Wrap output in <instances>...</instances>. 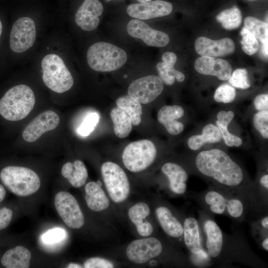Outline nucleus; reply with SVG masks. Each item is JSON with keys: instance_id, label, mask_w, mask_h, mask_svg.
Here are the masks:
<instances>
[{"instance_id": "1", "label": "nucleus", "mask_w": 268, "mask_h": 268, "mask_svg": "<svg viewBox=\"0 0 268 268\" xmlns=\"http://www.w3.org/2000/svg\"><path fill=\"white\" fill-rule=\"evenodd\" d=\"M198 171L228 189L242 185L244 174L240 166L225 152L211 149L200 152L195 159Z\"/></svg>"}, {"instance_id": "2", "label": "nucleus", "mask_w": 268, "mask_h": 268, "mask_svg": "<svg viewBox=\"0 0 268 268\" xmlns=\"http://www.w3.org/2000/svg\"><path fill=\"white\" fill-rule=\"evenodd\" d=\"M35 98L28 86L20 84L11 87L0 100V115L10 121L23 119L34 107Z\"/></svg>"}, {"instance_id": "3", "label": "nucleus", "mask_w": 268, "mask_h": 268, "mask_svg": "<svg viewBox=\"0 0 268 268\" xmlns=\"http://www.w3.org/2000/svg\"><path fill=\"white\" fill-rule=\"evenodd\" d=\"M127 60V55L124 50L105 42L93 44L87 53L88 66L97 71L108 72L118 69L126 63Z\"/></svg>"}, {"instance_id": "4", "label": "nucleus", "mask_w": 268, "mask_h": 268, "mask_svg": "<svg viewBox=\"0 0 268 268\" xmlns=\"http://www.w3.org/2000/svg\"><path fill=\"white\" fill-rule=\"evenodd\" d=\"M0 179L10 192L20 197L34 194L41 186V181L37 174L24 167H5L0 172Z\"/></svg>"}, {"instance_id": "5", "label": "nucleus", "mask_w": 268, "mask_h": 268, "mask_svg": "<svg viewBox=\"0 0 268 268\" xmlns=\"http://www.w3.org/2000/svg\"><path fill=\"white\" fill-rule=\"evenodd\" d=\"M42 79L51 90L62 93L69 90L73 84L72 76L63 59L58 55H46L41 62Z\"/></svg>"}, {"instance_id": "6", "label": "nucleus", "mask_w": 268, "mask_h": 268, "mask_svg": "<svg viewBox=\"0 0 268 268\" xmlns=\"http://www.w3.org/2000/svg\"><path fill=\"white\" fill-rule=\"evenodd\" d=\"M157 154L154 143L142 139L129 144L124 149L122 159L125 166L130 171L139 172L150 166Z\"/></svg>"}, {"instance_id": "7", "label": "nucleus", "mask_w": 268, "mask_h": 268, "mask_svg": "<svg viewBox=\"0 0 268 268\" xmlns=\"http://www.w3.org/2000/svg\"><path fill=\"white\" fill-rule=\"evenodd\" d=\"M101 171L111 199L116 203L125 201L129 195L130 186L124 171L116 163L108 161L102 164Z\"/></svg>"}, {"instance_id": "8", "label": "nucleus", "mask_w": 268, "mask_h": 268, "mask_svg": "<svg viewBox=\"0 0 268 268\" xmlns=\"http://www.w3.org/2000/svg\"><path fill=\"white\" fill-rule=\"evenodd\" d=\"M36 37V29L34 20L28 17L18 19L13 24L10 34L11 50L17 53H22L34 45Z\"/></svg>"}, {"instance_id": "9", "label": "nucleus", "mask_w": 268, "mask_h": 268, "mask_svg": "<svg viewBox=\"0 0 268 268\" xmlns=\"http://www.w3.org/2000/svg\"><path fill=\"white\" fill-rule=\"evenodd\" d=\"M56 209L65 223L69 227L79 229L84 223V217L75 198L70 193L61 191L55 196Z\"/></svg>"}, {"instance_id": "10", "label": "nucleus", "mask_w": 268, "mask_h": 268, "mask_svg": "<svg viewBox=\"0 0 268 268\" xmlns=\"http://www.w3.org/2000/svg\"><path fill=\"white\" fill-rule=\"evenodd\" d=\"M160 78L154 75L144 76L132 82L128 88V94L140 103L147 104L155 100L163 90Z\"/></svg>"}, {"instance_id": "11", "label": "nucleus", "mask_w": 268, "mask_h": 268, "mask_svg": "<svg viewBox=\"0 0 268 268\" xmlns=\"http://www.w3.org/2000/svg\"><path fill=\"white\" fill-rule=\"evenodd\" d=\"M162 248L161 242L156 238L137 239L128 245L126 255L132 262L143 264L160 255Z\"/></svg>"}, {"instance_id": "12", "label": "nucleus", "mask_w": 268, "mask_h": 268, "mask_svg": "<svg viewBox=\"0 0 268 268\" xmlns=\"http://www.w3.org/2000/svg\"><path fill=\"white\" fill-rule=\"evenodd\" d=\"M204 199L210 211L214 214H223L227 212L235 218H240L243 214L244 205L238 199H228L220 192L210 190L205 194Z\"/></svg>"}, {"instance_id": "13", "label": "nucleus", "mask_w": 268, "mask_h": 268, "mask_svg": "<svg viewBox=\"0 0 268 268\" xmlns=\"http://www.w3.org/2000/svg\"><path fill=\"white\" fill-rule=\"evenodd\" d=\"M127 29L130 36L142 40L149 46L164 47L170 41V38L166 33L155 30L145 22L137 19L130 21Z\"/></svg>"}, {"instance_id": "14", "label": "nucleus", "mask_w": 268, "mask_h": 268, "mask_svg": "<svg viewBox=\"0 0 268 268\" xmlns=\"http://www.w3.org/2000/svg\"><path fill=\"white\" fill-rule=\"evenodd\" d=\"M60 123L59 115L53 111H46L37 116L25 128L22 137L25 141H36L46 132L55 129Z\"/></svg>"}, {"instance_id": "15", "label": "nucleus", "mask_w": 268, "mask_h": 268, "mask_svg": "<svg viewBox=\"0 0 268 268\" xmlns=\"http://www.w3.org/2000/svg\"><path fill=\"white\" fill-rule=\"evenodd\" d=\"M172 9L171 3L157 0L130 4L127 8V12L131 17L145 20L167 15Z\"/></svg>"}, {"instance_id": "16", "label": "nucleus", "mask_w": 268, "mask_h": 268, "mask_svg": "<svg viewBox=\"0 0 268 268\" xmlns=\"http://www.w3.org/2000/svg\"><path fill=\"white\" fill-rule=\"evenodd\" d=\"M103 11V5L99 0H85L76 12L75 22L82 30L92 31L98 27Z\"/></svg>"}, {"instance_id": "17", "label": "nucleus", "mask_w": 268, "mask_h": 268, "mask_svg": "<svg viewBox=\"0 0 268 268\" xmlns=\"http://www.w3.org/2000/svg\"><path fill=\"white\" fill-rule=\"evenodd\" d=\"M196 52L201 56L223 57L233 53L235 49L234 41L228 38L213 40L205 37L198 38L195 43Z\"/></svg>"}, {"instance_id": "18", "label": "nucleus", "mask_w": 268, "mask_h": 268, "mask_svg": "<svg viewBox=\"0 0 268 268\" xmlns=\"http://www.w3.org/2000/svg\"><path fill=\"white\" fill-rule=\"evenodd\" d=\"M196 70L202 74L216 76L221 80H228L232 68L226 61L215 57L201 56L195 62Z\"/></svg>"}, {"instance_id": "19", "label": "nucleus", "mask_w": 268, "mask_h": 268, "mask_svg": "<svg viewBox=\"0 0 268 268\" xmlns=\"http://www.w3.org/2000/svg\"><path fill=\"white\" fill-rule=\"evenodd\" d=\"M184 114V109L179 105L164 106L159 110L157 119L169 134L177 135L183 131L184 126L177 120L183 117Z\"/></svg>"}, {"instance_id": "20", "label": "nucleus", "mask_w": 268, "mask_h": 268, "mask_svg": "<svg viewBox=\"0 0 268 268\" xmlns=\"http://www.w3.org/2000/svg\"><path fill=\"white\" fill-rule=\"evenodd\" d=\"M161 171L169 180L171 191L178 195L185 194L188 176L182 167L174 163L167 162L162 166Z\"/></svg>"}, {"instance_id": "21", "label": "nucleus", "mask_w": 268, "mask_h": 268, "mask_svg": "<svg viewBox=\"0 0 268 268\" xmlns=\"http://www.w3.org/2000/svg\"><path fill=\"white\" fill-rule=\"evenodd\" d=\"M203 229L206 236L205 246L207 254L210 257L216 258L222 249V232L217 224L209 219L204 221Z\"/></svg>"}, {"instance_id": "22", "label": "nucleus", "mask_w": 268, "mask_h": 268, "mask_svg": "<svg viewBox=\"0 0 268 268\" xmlns=\"http://www.w3.org/2000/svg\"><path fill=\"white\" fill-rule=\"evenodd\" d=\"M184 241L187 249L193 254L203 253L200 227L198 221L193 217L186 218L184 221Z\"/></svg>"}, {"instance_id": "23", "label": "nucleus", "mask_w": 268, "mask_h": 268, "mask_svg": "<svg viewBox=\"0 0 268 268\" xmlns=\"http://www.w3.org/2000/svg\"><path fill=\"white\" fill-rule=\"evenodd\" d=\"M149 213V206L143 202L136 203L129 210L128 214L130 220L135 225L138 233L143 237L150 235L153 230L152 225L144 220Z\"/></svg>"}, {"instance_id": "24", "label": "nucleus", "mask_w": 268, "mask_h": 268, "mask_svg": "<svg viewBox=\"0 0 268 268\" xmlns=\"http://www.w3.org/2000/svg\"><path fill=\"white\" fill-rule=\"evenodd\" d=\"M31 254L22 246H17L6 251L1 257V265L6 268H28L30 266Z\"/></svg>"}, {"instance_id": "25", "label": "nucleus", "mask_w": 268, "mask_h": 268, "mask_svg": "<svg viewBox=\"0 0 268 268\" xmlns=\"http://www.w3.org/2000/svg\"><path fill=\"white\" fill-rule=\"evenodd\" d=\"M85 199L90 209L99 212L108 207L109 199L98 184L94 182L88 183L85 185Z\"/></svg>"}, {"instance_id": "26", "label": "nucleus", "mask_w": 268, "mask_h": 268, "mask_svg": "<svg viewBox=\"0 0 268 268\" xmlns=\"http://www.w3.org/2000/svg\"><path fill=\"white\" fill-rule=\"evenodd\" d=\"M158 222L164 231L173 238H179L183 234V225L165 206L158 207L155 211Z\"/></svg>"}, {"instance_id": "27", "label": "nucleus", "mask_w": 268, "mask_h": 268, "mask_svg": "<svg viewBox=\"0 0 268 268\" xmlns=\"http://www.w3.org/2000/svg\"><path fill=\"white\" fill-rule=\"evenodd\" d=\"M61 173L74 188L83 186L88 177L84 164L79 160H75L73 163L68 162L65 163L62 167Z\"/></svg>"}, {"instance_id": "28", "label": "nucleus", "mask_w": 268, "mask_h": 268, "mask_svg": "<svg viewBox=\"0 0 268 268\" xmlns=\"http://www.w3.org/2000/svg\"><path fill=\"white\" fill-rule=\"evenodd\" d=\"M222 138L218 127L212 124H209L203 127L201 134L191 136L188 140V145L191 149L198 150L206 143L219 142Z\"/></svg>"}, {"instance_id": "29", "label": "nucleus", "mask_w": 268, "mask_h": 268, "mask_svg": "<svg viewBox=\"0 0 268 268\" xmlns=\"http://www.w3.org/2000/svg\"><path fill=\"white\" fill-rule=\"evenodd\" d=\"M234 117V113L232 111H220L217 114L216 126L219 129L222 137L225 144L230 147L233 146L238 147L242 144V139L228 130V126L231 123Z\"/></svg>"}, {"instance_id": "30", "label": "nucleus", "mask_w": 268, "mask_h": 268, "mask_svg": "<svg viewBox=\"0 0 268 268\" xmlns=\"http://www.w3.org/2000/svg\"><path fill=\"white\" fill-rule=\"evenodd\" d=\"M110 114L115 134L120 138L127 137L132 129V122L130 117L124 110L118 107L113 108Z\"/></svg>"}, {"instance_id": "31", "label": "nucleus", "mask_w": 268, "mask_h": 268, "mask_svg": "<svg viewBox=\"0 0 268 268\" xmlns=\"http://www.w3.org/2000/svg\"><path fill=\"white\" fill-rule=\"evenodd\" d=\"M117 107L124 110L130 117L132 124L138 126L141 121L142 107L140 103L129 95L120 97L116 102Z\"/></svg>"}, {"instance_id": "32", "label": "nucleus", "mask_w": 268, "mask_h": 268, "mask_svg": "<svg viewBox=\"0 0 268 268\" xmlns=\"http://www.w3.org/2000/svg\"><path fill=\"white\" fill-rule=\"evenodd\" d=\"M216 19L224 28L232 30L240 26L242 16L240 10L237 7L233 6L219 13L216 16Z\"/></svg>"}, {"instance_id": "33", "label": "nucleus", "mask_w": 268, "mask_h": 268, "mask_svg": "<svg viewBox=\"0 0 268 268\" xmlns=\"http://www.w3.org/2000/svg\"><path fill=\"white\" fill-rule=\"evenodd\" d=\"M244 27L262 43H268V23L253 16H248L244 19Z\"/></svg>"}, {"instance_id": "34", "label": "nucleus", "mask_w": 268, "mask_h": 268, "mask_svg": "<svg viewBox=\"0 0 268 268\" xmlns=\"http://www.w3.org/2000/svg\"><path fill=\"white\" fill-rule=\"evenodd\" d=\"M174 66V65L163 62H159L156 66L159 77L166 85H172L175 78L179 82H182L185 79V75L181 71L176 70Z\"/></svg>"}, {"instance_id": "35", "label": "nucleus", "mask_w": 268, "mask_h": 268, "mask_svg": "<svg viewBox=\"0 0 268 268\" xmlns=\"http://www.w3.org/2000/svg\"><path fill=\"white\" fill-rule=\"evenodd\" d=\"M242 49L248 55L255 54L258 50L259 44L257 39L247 29L243 27L241 31Z\"/></svg>"}, {"instance_id": "36", "label": "nucleus", "mask_w": 268, "mask_h": 268, "mask_svg": "<svg viewBox=\"0 0 268 268\" xmlns=\"http://www.w3.org/2000/svg\"><path fill=\"white\" fill-rule=\"evenodd\" d=\"M228 79L229 83L235 88L246 89L250 87L248 72L246 69H236L231 74Z\"/></svg>"}, {"instance_id": "37", "label": "nucleus", "mask_w": 268, "mask_h": 268, "mask_svg": "<svg viewBox=\"0 0 268 268\" xmlns=\"http://www.w3.org/2000/svg\"><path fill=\"white\" fill-rule=\"evenodd\" d=\"M235 88L227 84H223L219 86L214 94L215 101L219 103H231L235 99Z\"/></svg>"}, {"instance_id": "38", "label": "nucleus", "mask_w": 268, "mask_h": 268, "mask_svg": "<svg viewBox=\"0 0 268 268\" xmlns=\"http://www.w3.org/2000/svg\"><path fill=\"white\" fill-rule=\"evenodd\" d=\"M99 120V116L97 113L88 114L77 128L78 134L83 136L88 135L94 130Z\"/></svg>"}, {"instance_id": "39", "label": "nucleus", "mask_w": 268, "mask_h": 268, "mask_svg": "<svg viewBox=\"0 0 268 268\" xmlns=\"http://www.w3.org/2000/svg\"><path fill=\"white\" fill-rule=\"evenodd\" d=\"M255 129L265 138H268V110L259 111L253 117Z\"/></svg>"}, {"instance_id": "40", "label": "nucleus", "mask_w": 268, "mask_h": 268, "mask_svg": "<svg viewBox=\"0 0 268 268\" xmlns=\"http://www.w3.org/2000/svg\"><path fill=\"white\" fill-rule=\"evenodd\" d=\"M66 237V232L60 228L49 230L42 236V240L46 244H53L63 240Z\"/></svg>"}, {"instance_id": "41", "label": "nucleus", "mask_w": 268, "mask_h": 268, "mask_svg": "<svg viewBox=\"0 0 268 268\" xmlns=\"http://www.w3.org/2000/svg\"><path fill=\"white\" fill-rule=\"evenodd\" d=\"M83 266L85 268H112L114 267L111 262L99 257L88 259L84 263Z\"/></svg>"}, {"instance_id": "42", "label": "nucleus", "mask_w": 268, "mask_h": 268, "mask_svg": "<svg viewBox=\"0 0 268 268\" xmlns=\"http://www.w3.org/2000/svg\"><path fill=\"white\" fill-rule=\"evenodd\" d=\"M13 216L12 210L6 207L0 208V230L6 228L10 224Z\"/></svg>"}, {"instance_id": "43", "label": "nucleus", "mask_w": 268, "mask_h": 268, "mask_svg": "<svg viewBox=\"0 0 268 268\" xmlns=\"http://www.w3.org/2000/svg\"><path fill=\"white\" fill-rule=\"evenodd\" d=\"M254 104L258 111L268 110V94H261L257 95L254 99Z\"/></svg>"}, {"instance_id": "44", "label": "nucleus", "mask_w": 268, "mask_h": 268, "mask_svg": "<svg viewBox=\"0 0 268 268\" xmlns=\"http://www.w3.org/2000/svg\"><path fill=\"white\" fill-rule=\"evenodd\" d=\"M177 59L176 54L172 52H166L162 56L163 62L167 64L175 65Z\"/></svg>"}, {"instance_id": "45", "label": "nucleus", "mask_w": 268, "mask_h": 268, "mask_svg": "<svg viewBox=\"0 0 268 268\" xmlns=\"http://www.w3.org/2000/svg\"><path fill=\"white\" fill-rule=\"evenodd\" d=\"M260 183L261 185L264 187L267 190L268 189V174L264 175L260 179Z\"/></svg>"}, {"instance_id": "46", "label": "nucleus", "mask_w": 268, "mask_h": 268, "mask_svg": "<svg viewBox=\"0 0 268 268\" xmlns=\"http://www.w3.org/2000/svg\"><path fill=\"white\" fill-rule=\"evenodd\" d=\"M6 196V191L4 187L0 184V203L4 199Z\"/></svg>"}, {"instance_id": "47", "label": "nucleus", "mask_w": 268, "mask_h": 268, "mask_svg": "<svg viewBox=\"0 0 268 268\" xmlns=\"http://www.w3.org/2000/svg\"><path fill=\"white\" fill-rule=\"evenodd\" d=\"M268 43L263 44L261 49L263 54L265 57H268Z\"/></svg>"}, {"instance_id": "48", "label": "nucleus", "mask_w": 268, "mask_h": 268, "mask_svg": "<svg viewBox=\"0 0 268 268\" xmlns=\"http://www.w3.org/2000/svg\"><path fill=\"white\" fill-rule=\"evenodd\" d=\"M261 224L265 229H268V217L265 216L261 221Z\"/></svg>"}, {"instance_id": "49", "label": "nucleus", "mask_w": 268, "mask_h": 268, "mask_svg": "<svg viewBox=\"0 0 268 268\" xmlns=\"http://www.w3.org/2000/svg\"><path fill=\"white\" fill-rule=\"evenodd\" d=\"M262 247L267 251H268V238L266 237L262 242Z\"/></svg>"}, {"instance_id": "50", "label": "nucleus", "mask_w": 268, "mask_h": 268, "mask_svg": "<svg viewBox=\"0 0 268 268\" xmlns=\"http://www.w3.org/2000/svg\"><path fill=\"white\" fill-rule=\"evenodd\" d=\"M67 268H82V266L79 264H74V263H70L69 264L67 265Z\"/></svg>"}, {"instance_id": "51", "label": "nucleus", "mask_w": 268, "mask_h": 268, "mask_svg": "<svg viewBox=\"0 0 268 268\" xmlns=\"http://www.w3.org/2000/svg\"><path fill=\"white\" fill-rule=\"evenodd\" d=\"M137 0L138 1L140 2H144L150 1L151 0Z\"/></svg>"}, {"instance_id": "52", "label": "nucleus", "mask_w": 268, "mask_h": 268, "mask_svg": "<svg viewBox=\"0 0 268 268\" xmlns=\"http://www.w3.org/2000/svg\"><path fill=\"white\" fill-rule=\"evenodd\" d=\"M1 32H2V24H1V21L0 20V37L1 34Z\"/></svg>"}, {"instance_id": "53", "label": "nucleus", "mask_w": 268, "mask_h": 268, "mask_svg": "<svg viewBox=\"0 0 268 268\" xmlns=\"http://www.w3.org/2000/svg\"><path fill=\"white\" fill-rule=\"evenodd\" d=\"M108 0V1H110V0Z\"/></svg>"}, {"instance_id": "54", "label": "nucleus", "mask_w": 268, "mask_h": 268, "mask_svg": "<svg viewBox=\"0 0 268 268\" xmlns=\"http://www.w3.org/2000/svg\"></svg>"}]
</instances>
